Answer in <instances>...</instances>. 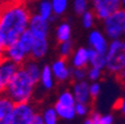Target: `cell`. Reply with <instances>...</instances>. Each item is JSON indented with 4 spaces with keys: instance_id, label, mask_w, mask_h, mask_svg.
<instances>
[{
    "instance_id": "6da1fadb",
    "label": "cell",
    "mask_w": 125,
    "mask_h": 124,
    "mask_svg": "<svg viewBox=\"0 0 125 124\" xmlns=\"http://www.w3.org/2000/svg\"><path fill=\"white\" fill-rule=\"evenodd\" d=\"M31 12L25 0L5 3L0 11V37L6 46L18 40L28 29Z\"/></svg>"
},
{
    "instance_id": "7a4b0ae2",
    "label": "cell",
    "mask_w": 125,
    "mask_h": 124,
    "mask_svg": "<svg viewBox=\"0 0 125 124\" xmlns=\"http://www.w3.org/2000/svg\"><path fill=\"white\" fill-rule=\"evenodd\" d=\"M37 83L31 79L22 66L19 67L16 75L6 84V95L17 103L30 102L35 93Z\"/></svg>"
},
{
    "instance_id": "3957f363",
    "label": "cell",
    "mask_w": 125,
    "mask_h": 124,
    "mask_svg": "<svg viewBox=\"0 0 125 124\" xmlns=\"http://www.w3.org/2000/svg\"><path fill=\"white\" fill-rule=\"evenodd\" d=\"M105 58V68L109 73L120 76L123 72H125V41L121 39H113L108 44Z\"/></svg>"
},
{
    "instance_id": "277c9868",
    "label": "cell",
    "mask_w": 125,
    "mask_h": 124,
    "mask_svg": "<svg viewBox=\"0 0 125 124\" xmlns=\"http://www.w3.org/2000/svg\"><path fill=\"white\" fill-rule=\"evenodd\" d=\"M104 31L108 38L120 39L125 34V10L118 9L104 19Z\"/></svg>"
},
{
    "instance_id": "5b68a950",
    "label": "cell",
    "mask_w": 125,
    "mask_h": 124,
    "mask_svg": "<svg viewBox=\"0 0 125 124\" xmlns=\"http://www.w3.org/2000/svg\"><path fill=\"white\" fill-rule=\"evenodd\" d=\"M36 114V109L31 102L17 103L13 109L10 124H30Z\"/></svg>"
},
{
    "instance_id": "8992f818",
    "label": "cell",
    "mask_w": 125,
    "mask_h": 124,
    "mask_svg": "<svg viewBox=\"0 0 125 124\" xmlns=\"http://www.w3.org/2000/svg\"><path fill=\"white\" fill-rule=\"evenodd\" d=\"M92 10L96 18L104 20L122 6V0H91Z\"/></svg>"
},
{
    "instance_id": "52a82bcc",
    "label": "cell",
    "mask_w": 125,
    "mask_h": 124,
    "mask_svg": "<svg viewBox=\"0 0 125 124\" xmlns=\"http://www.w3.org/2000/svg\"><path fill=\"white\" fill-rule=\"evenodd\" d=\"M28 30L34 38H48L49 36V20H46L38 13H31Z\"/></svg>"
},
{
    "instance_id": "ba28073f",
    "label": "cell",
    "mask_w": 125,
    "mask_h": 124,
    "mask_svg": "<svg viewBox=\"0 0 125 124\" xmlns=\"http://www.w3.org/2000/svg\"><path fill=\"white\" fill-rule=\"evenodd\" d=\"M52 74L58 82H67L72 77V69L68 66L67 58L59 57L50 64Z\"/></svg>"
},
{
    "instance_id": "9c48e42d",
    "label": "cell",
    "mask_w": 125,
    "mask_h": 124,
    "mask_svg": "<svg viewBox=\"0 0 125 124\" xmlns=\"http://www.w3.org/2000/svg\"><path fill=\"white\" fill-rule=\"evenodd\" d=\"M5 57L8 58V59L12 60L13 63H16L19 66H22L30 58V56L18 44V41H15V43L10 44L9 46H6Z\"/></svg>"
},
{
    "instance_id": "30bf717a",
    "label": "cell",
    "mask_w": 125,
    "mask_h": 124,
    "mask_svg": "<svg viewBox=\"0 0 125 124\" xmlns=\"http://www.w3.org/2000/svg\"><path fill=\"white\" fill-rule=\"evenodd\" d=\"M88 45L89 48L101 53L106 54L108 48V41H107L105 35L99 30H92L88 35Z\"/></svg>"
},
{
    "instance_id": "8fae6325",
    "label": "cell",
    "mask_w": 125,
    "mask_h": 124,
    "mask_svg": "<svg viewBox=\"0 0 125 124\" xmlns=\"http://www.w3.org/2000/svg\"><path fill=\"white\" fill-rule=\"evenodd\" d=\"M16 103L6 94L0 96V124H10Z\"/></svg>"
},
{
    "instance_id": "7c38bea8",
    "label": "cell",
    "mask_w": 125,
    "mask_h": 124,
    "mask_svg": "<svg viewBox=\"0 0 125 124\" xmlns=\"http://www.w3.org/2000/svg\"><path fill=\"white\" fill-rule=\"evenodd\" d=\"M70 64L73 68H86L89 64V48L79 47L70 56Z\"/></svg>"
},
{
    "instance_id": "4fadbf2b",
    "label": "cell",
    "mask_w": 125,
    "mask_h": 124,
    "mask_svg": "<svg viewBox=\"0 0 125 124\" xmlns=\"http://www.w3.org/2000/svg\"><path fill=\"white\" fill-rule=\"evenodd\" d=\"M73 92L74 96L76 98V102H82V103H89L93 100L89 94V84L86 80H81V82H75L73 85Z\"/></svg>"
},
{
    "instance_id": "5bb4252c",
    "label": "cell",
    "mask_w": 125,
    "mask_h": 124,
    "mask_svg": "<svg viewBox=\"0 0 125 124\" xmlns=\"http://www.w3.org/2000/svg\"><path fill=\"white\" fill-rule=\"evenodd\" d=\"M49 50L48 38H34V45L30 52V58L35 60L42 59Z\"/></svg>"
},
{
    "instance_id": "9a60e30c",
    "label": "cell",
    "mask_w": 125,
    "mask_h": 124,
    "mask_svg": "<svg viewBox=\"0 0 125 124\" xmlns=\"http://www.w3.org/2000/svg\"><path fill=\"white\" fill-rule=\"evenodd\" d=\"M19 65L13 63L12 60L8 59V58H3L0 62V77L3 79V82L7 84L13 76L16 75L17 70L19 69Z\"/></svg>"
},
{
    "instance_id": "2e32d148",
    "label": "cell",
    "mask_w": 125,
    "mask_h": 124,
    "mask_svg": "<svg viewBox=\"0 0 125 124\" xmlns=\"http://www.w3.org/2000/svg\"><path fill=\"white\" fill-rule=\"evenodd\" d=\"M55 78L54 74L50 65H44L42 66V73H40V77H39V84L42 85V87L46 90H50L55 86Z\"/></svg>"
},
{
    "instance_id": "e0dca14e",
    "label": "cell",
    "mask_w": 125,
    "mask_h": 124,
    "mask_svg": "<svg viewBox=\"0 0 125 124\" xmlns=\"http://www.w3.org/2000/svg\"><path fill=\"white\" fill-rule=\"evenodd\" d=\"M55 37L58 43L67 41L72 39V26L67 21H62V23L56 27L55 30Z\"/></svg>"
},
{
    "instance_id": "ac0fdd59",
    "label": "cell",
    "mask_w": 125,
    "mask_h": 124,
    "mask_svg": "<svg viewBox=\"0 0 125 124\" xmlns=\"http://www.w3.org/2000/svg\"><path fill=\"white\" fill-rule=\"evenodd\" d=\"M37 13L46 20L52 21L55 17L52 1L50 0H39L38 5H37Z\"/></svg>"
},
{
    "instance_id": "d6986e66",
    "label": "cell",
    "mask_w": 125,
    "mask_h": 124,
    "mask_svg": "<svg viewBox=\"0 0 125 124\" xmlns=\"http://www.w3.org/2000/svg\"><path fill=\"white\" fill-rule=\"evenodd\" d=\"M55 110L57 112L58 116L60 120L64 121H72L75 119L76 116V111H75V106H66V105H62L59 103H55L54 105Z\"/></svg>"
},
{
    "instance_id": "ffe728a7",
    "label": "cell",
    "mask_w": 125,
    "mask_h": 124,
    "mask_svg": "<svg viewBox=\"0 0 125 124\" xmlns=\"http://www.w3.org/2000/svg\"><path fill=\"white\" fill-rule=\"evenodd\" d=\"M22 67L25 68V70L27 72L29 76L31 77V79L34 82L38 83L39 77H40V73H42V67L38 65L37 60L35 59H28L25 64L22 65Z\"/></svg>"
},
{
    "instance_id": "44dd1931",
    "label": "cell",
    "mask_w": 125,
    "mask_h": 124,
    "mask_svg": "<svg viewBox=\"0 0 125 124\" xmlns=\"http://www.w3.org/2000/svg\"><path fill=\"white\" fill-rule=\"evenodd\" d=\"M89 65L92 67H97L99 69H104L105 66H106L105 54H101V53L89 48Z\"/></svg>"
},
{
    "instance_id": "7402d4cb",
    "label": "cell",
    "mask_w": 125,
    "mask_h": 124,
    "mask_svg": "<svg viewBox=\"0 0 125 124\" xmlns=\"http://www.w3.org/2000/svg\"><path fill=\"white\" fill-rule=\"evenodd\" d=\"M17 41H18V44L22 47L23 50L30 56L31 48H32V45H34V36H32V34H31L30 31L27 29V30L19 37Z\"/></svg>"
},
{
    "instance_id": "603a6c76",
    "label": "cell",
    "mask_w": 125,
    "mask_h": 124,
    "mask_svg": "<svg viewBox=\"0 0 125 124\" xmlns=\"http://www.w3.org/2000/svg\"><path fill=\"white\" fill-rule=\"evenodd\" d=\"M42 117L45 124H58L59 116L54 106H48L42 112Z\"/></svg>"
},
{
    "instance_id": "cb8c5ba5",
    "label": "cell",
    "mask_w": 125,
    "mask_h": 124,
    "mask_svg": "<svg viewBox=\"0 0 125 124\" xmlns=\"http://www.w3.org/2000/svg\"><path fill=\"white\" fill-rule=\"evenodd\" d=\"M57 103L62 104V105H66V106H75L76 104V98L74 96L73 92H70L68 90H62V93L58 95L57 97Z\"/></svg>"
},
{
    "instance_id": "d4e9b609",
    "label": "cell",
    "mask_w": 125,
    "mask_h": 124,
    "mask_svg": "<svg viewBox=\"0 0 125 124\" xmlns=\"http://www.w3.org/2000/svg\"><path fill=\"white\" fill-rule=\"evenodd\" d=\"M74 52V44L72 39L67 41H62L59 43L58 46V53H59V57H64V58H68L72 56Z\"/></svg>"
},
{
    "instance_id": "484cf974",
    "label": "cell",
    "mask_w": 125,
    "mask_h": 124,
    "mask_svg": "<svg viewBox=\"0 0 125 124\" xmlns=\"http://www.w3.org/2000/svg\"><path fill=\"white\" fill-rule=\"evenodd\" d=\"M55 16H62L68 8V0H50Z\"/></svg>"
},
{
    "instance_id": "4316f807",
    "label": "cell",
    "mask_w": 125,
    "mask_h": 124,
    "mask_svg": "<svg viewBox=\"0 0 125 124\" xmlns=\"http://www.w3.org/2000/svg\"><path fill=\"white\" fill-rule=\"evenodd\" d=\"M82 17V23H83L84 28L89 29L94 26V23H95V19H96V16L93 12V10H87L81 16Z\"/></svg>"
},
{
    "instance_id": "83f0119b",
    "label": "cell",
    "mask_w": 125,
    "mask_h": 124,
    "mask_svg": "<svg viewBox=\"0 0 125 124\" xmlns=\"http://www.w3.org/2000/svg\"><path fill=\"white\" fill-rule=\"evenodd\" d=\"M73 9L76 15L82 16L85 11L88 10V0H74Z\"/></svg>"
},
{
    "instance_id": "f1b7e54d",
    "label": "cell",
    "mask_w": 125,
    "mask_h": 124,
    "mask_svg": "<svg viewBox=\"0 0 125 124\" xmlns=\"http://www.w3.org/2000/svg\"><path fill=\"white\" fill-rule=\"evenodd\" d=\"M86 77H87V70H86V68H74L72 70V78L75 82L85 80Z\"/></svg>"
},
{
    "instance_id": "f546056e",
    "label": "cell",
    "mask_w": 125,
    "mask_h": 124,
    "mask_svg": "<svg viewBox=\"0 0 125 124\" xmlns=\"http://www.w3.org/2000/svg\"><path fill=\"white\" fill-rule=\"evenodd\" d=\"M75 111L76 115L79 116H86L89 112V106L88 103H82V102H76L75 104Z\"/></svg>"
},
{
    "instance_id": "4dcf8cb0",
    "label": "cell",
    "mask_w": 125,
    "mask_h": 124,
    "mask_svg": "<svg viewBox=\"0 0 125 124\" xmlns=\"http://www.w3.org/2000/svg\"><path fill=\"white\" fill-rule=\"evenodd\" d=\"M102 70L103 69H99L97 67H92L91 66V68L87 70V78L89 80H92V82H96V80H98L101 78Z\"/></svg>"
},
{
    "instance_id": "1f68e13d",
    "label": "cell",
    "mask_w": 125,
    "mask_h": 124,
    "mask_svg": "<svg viewBox=\"0 0 125 124\" xmlns=\"http://www.w3.org/2000/svg\"><path fill=\"white\" fill-rule=\"evenodd\" d=\"M101 93V85L97 82H93L89 84V94L92 98H96Z\"/></svg>"
},
{
    "instance_id": "d6a6232c",
    "label": "cell",
    "mask_w": 125,
    "mask_h": 124,
    "mask_svg": "<svg viewBox=\"0 0 125 124\" xmlns=\"http://www.w3.org/2000/svg\"><path fill=\"white\" fill-rule=\"evenodd\" d=\"M99 121L102 124H113L114 123V117H113L112 114H104L99 116Z\"/></svg>"
},
{
    "instance_id": "836d02e7",
    "label": "cell",
    "mask_w": 125,
    "mask_h": 124,
    "mask_svg": "<svg viewBox=\"0 0 125 124\" xmlns=\"http://www.w3.org/2000/svg\"><path fill=\"white\" fill-rule=\"evenodd\" d=\"M5 53H6V45L3 43V40L0 37V62L5 58Z\"/></svg>"
},
{
    "instance_id": "e575fe53",
    "label": "cell",
    "mask_w": 125,
    "mask_h": 124,
    "mask_svg": "<svg viewBox=\"0 0 125 124\" xmlns=\"http://www.w3.org/2000/svg\"><path fill=\"white\" fill-rule=\"evenodd\" d=\"M99 116H101V114L97 113V112H94L93 114L91 115V119H92V122L93 124H102L101 121H99Z\"/></svg>"
},
{
    "instance_id": "d590c367",
    "label": "cell",
    "mask_w": 125,
    "mask_h": 124,
    "mask_svg": "<svg viewBox=\"0 0 125 124\" xmlns=\"http://www.w3.org/2000/svg\"><path fill=\"white\" fill-rule=\"evenodd\" d=\"M117 109L120 110L123 114H125V97L118 102V104H117Z\"/></svg>"
},
{
    "instance_id": "8d00e7d4",
    "label": "cell",
    "mask_w": 125,
    "mask_h": 124,
    "mask_svg": "<svg viewBox=\"0 0 125 124\" xmlns=\"http://www.w3.org/2000/svg\"><path fill=\"white\" fill-rule=\"evenodd\" d=\"M6 93V83L3 82V79L0 77V96L3 95Z\"/></svg>"
},
{
    "instance_id": "74e56055",
    "label": "cell",
    "mask_w": 125,
    "mask_h": 124,
    "mask_svg": "<svg viewBox=\"0 0 125 124\" xmlns=\"http://www.w3.org/2000/svg\"><path fill=\"white\" fill-rule=\"evenodd\" d=\"M3 3H12V2H18V1H22V0H2Z\"/></svg>"
},
{
    "instance_id": "f35d334b",
    "label": "cell",
    "mask_w": 125,
    "mask_h": 124,
    "mask_svg": "<svg viewBox=\"0 0 125 124\" xmlns=\"http://www.w3.org/2000/svg\"><path fill=\"white\" fill-rule=\"evenodd\" d=\"M118 78H120L121 80H123V82H124V85H125V72H123L122 74L118 76Z\"/></svg>"
},
{
    "instance_id": "ab89813d",
    "label": "cell",
    "mask_w": 125,
    "mask_h": 124,
    "mask_svg": "<svg viewBox=\"0 0 125 124\" xmlns=\"http://www.w3.org/2000/svg\"><path fill=\"white\" fill-rule=\"evenodd\" d=\"M83 124H93V122H92V119H91V117H88V119H86L85 121L83 122Z\"/></svg>"
},
{
    "instance_id": "60d3db41",
    "label": "cell",
    "mask_w": 125,
    "mask_h": 124,
    "mask_svg": "<svg viewBox=\"0 0 125 124\" xmlns=\"http://www.w3.org/2000/svg\"><path fill=\"white\" fill-rule=\"evenodd\" d=\"M27 3H34V2H38L39 0H25Z\"/></svg>"
},
{
    "instance_id": "b9f144b4",
    "label": "cell",
    "mask_w": 125,
    "mask_h": 124,
    "mask_svg": "<svg viewBox=\"0 0 125 124\" xmlns=\"http://www.w3.org/2000/svg\"><path fill=\"white\" fill-rule=\"evenodd\" d=\"M3 6H5V3H3L2 0H0V11H1V9L3 8Z\"/></svg>"
},
{
    "instance_id": "7bdbcfd3",
    "label": "cell",
    "mask_w": 125,
    "mask_h": 124,
    "mask_svg": "<svg viewBox=\"0 0 125 124\" xmlns=\"http://www.w3.org/2000/svg\"><path fill=\"white\" fill-rule=\"evenodd\" d=\"M122 3L123 5H125V0H122Z\"/></svg>"
}]
</instances>
